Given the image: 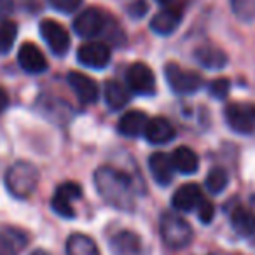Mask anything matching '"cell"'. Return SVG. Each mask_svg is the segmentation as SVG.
Returning a JSON list of instances; mask_svg holds the SVG:
<instances>
[{"label": "cell", "mask_w": 255, "mask_h": 255, "mask_svg": "<svg viewBox=\"0 0 255 255\" xmlns=\"http://www.w3.org/2000/svg\"><path fill=\"white\" fill-rule=\"evenodd\" d=\"M128 89L136 95L149 96L156 93V77L154 72L150 70V67H147L145 63H133L128 68Z\"/></svg>", "instance_id": "cell-6"}, {"label": "cell", "mask_w": 255, "mask_h": 255, "mask_svg": "<svg viewBox=\"0 0 255 255\" xmlns=\"http://www.w3.org/2000/svg\"><path fill=\"white\" fill-rule=\"evenodd\" d=\"M26 245V236L18 229H5L0 234V255H18V248Z\"/></svg>", "instance_id": "cell-24"}, {"label": "cell", "mask_w": 255, "mask_h": 255, "mask_svg": "<svg viewBox=\"0 0 255 255\" xmlns=\"http://www.w3.org/2000/svg\"><path fill=\"white\" fill-rule=\"evenodd\" d=\"M157 2H161V4H168V2H171V0H157Z\"/></svg>", "instance_id": "cell-35"}, {"label": "cell", "mask_w": 255, "mask_h": 255, "mask_svg": "<svg viewBox=\"0 0 255 255\" xmlns=\"http://www.w3.org/2000/svg\"><path fill=\"white\" fill-rule=\"evenodd\" d=\"M170 157H171V163H173V168L177 171H180V173L192 175L198 171L199 159L194 150L189 149V147H177Z\"/></svg>", "instance_id": "cell-20"}, {"label": "cell", "mask_w": 255, "mask_h": 255, "mask_svg": "<svg viewBox=\"0 0 255 255\" xmlns=\"http://www.w3.org/2000/svg\"><path fill=\"white\" fill-rule=\"evenodd\" d=\"M182 21V11L178 7H166L150 19V28L157 35H171Z\"/></svg>", "instance_id": "cell-16"}, {"label": "cell", "mask_w": 255, "mask_h": 255, "mask_svg": "<svg viewBox=\"0 0 255 255\" xmlns=\"http://www.w3.org/2000/svg\"><path fill=\"white\" fill-rule=\"evenodd\" d=\"M82 196V189L79 184L75 182H65L60 187L56 189L53 196V201H51V206L53 210L58 213V215L65 217V219H74L75 212L74 206H72V201L79 199Z\"/></svg>", "instance_id": "cell-8"}, {"label": "cell", "mask_w": 255, "mask_h": 255, "mask_svg": "<svg viewBox=\"0 0 255 255\" xmlns=\"http://www.w3.org/2000/svg\"><path fill=\"white\" fill-rule=\"evenodd\" d=\"M67 255H100V250L95 240L77 233L67 240Z\"/></svg>", "instance_id": "cell-22"}, {"label": "cell", "mask_w": 255, "mask_h": 255, "mask_svg": "<svg viewBox=\"0 0 255 255\" xmlns=\"http://www.w3.org/2000/svg\"><path fill=\"white\" fill-rule=\"evenodd\" d=\"M7 107H9V95H7L5 89L0 88V114L4 112Z\"/></svg>", "instance_id": "cell-32"}, {"label": "cell", "mask_w": 255, "mask_h": 255, "mask_svg": "<svg viewBox=\"0 0 255 255\" xmlns=\"http://www.w3.org/2000/svg\"><path fill=\"white\" fill-rule=\"evenodd\" d=\"M110 47L103 42H88L77 49V60L88 68L102 70L110 63Z\"/></svg>", "instance_id": "cell-10"}, {"label": "cell", "mask_w": 255, "mask_h": 255, "mask_svg": "<svg viewBox=\"0 0 255 255\" xmlns=\"http://www.w3.org/2000/svg\"><path fill=\"white\" fill-rule=\"evenodd\" d=\"M30 255H49V254H47L46 250H40V248H39V250H33Z\"/></svg>", "instance_id": "cell-34"}, {"label": "cell", "mask_w": 255, "mask_h": 255, "mask_svg": "<svg viewBox=\"0 0 255 255\" xmlns=\"http://www.w3.org/2000/svg\"><path fill=\"white\" fill-rule=\"evenodd\" d=\"M68 84H70L72 91L77 95V98L82 103H95L100 96L98 84L95 82V79H91L89 75L81 74V72H70L68 74Z\"/></svg>", "instance_id": "cell-12"}, {"label": "cell", "mask_w": 255, "mask_h": 255, "mask_svg": "<svg viewBox=\"0 0 255 255\" xmlns=\"http://www.w3.org/2000/svg\"><path fill=\"white\" fill-rule=\"evenodd\" d=\"M105 102L112 110H119L129 102V89L123 86L119 81H107L103 86Z\"/></svg>", "instance_id": "cell-21"}, {"label": "cell", "mask_w": 255, "mask_h": 255, "mask_svg": "<svg viewBox=\"0 0 255 255\" xmlns=\"http://www.w3.org/2000/svg\"><path fill=\"white\" fill-rule=\"evenodd\" d=\"M129 11L135 14V18H140V16H143L147 12V4L143 2V0H136L133 9H129Z\"/></svg>", "instance_id": "cell-31"}, {"label": "cell", "mask_w": 255, "mask_h": 255, "mask_svg": "<svg viewBox=\"0 0 255 255\" xmlns=\"http://www.w3.org/2000/svg\"><path fill=\"white\" fill-rule=\"evenodd\" d=\"M226 121L233 131L250 135L255 131V105L254 103H229L226 107Z\"/></svg>", "instance_id": "cell-5"}, {"label": "cell", "mask_w": 255, "mask_h": 255, "mask_svg": "<svg viewBox=\"0 0 255 255\" xmlns=\"http://www.w3.org/2000/svg\"><path fill=\"white\" fill-rule=\"evenodd\" d=\"M164 77L168 81V86L178 95H191L196 93L203 84V79L199 74L192 70H185L177 63H168L164 67Z\"/></svg>", "instance_id": "cell-4"}, {"label": "cell", "mask_w": 255, "mask_h": 255, "mask_svg": "<svg viewBox=\"0 0 255 255\" xmlns=\"http://www.w3.org/2000/svg\"><path fill=\"white\" fill-rule=\"evenodd\" d=\"M105 28V14L98 7H89L82 11L77 18L74 19V30L79 37L91 39L103 32Z\"/></svg>", "instance_id": "cell-9"}, {"label": "cell", "mask_w": 255, "mask_h": 255, "mask_svg": "<svg viewBox=\"0 0 255 255\" xmlns=\"http://www.w3.org/2000/svg\"><path fill=\"white\" fill-rule=\"evenodd\" d=\"M110 250L114 255H143L142 240L136 233L131 231H119L110 240Z\"/></svg>", "instance_id": "cell-14"}, {"label": "cell", "mask_w": 255, "mask_h": 255, "mask_svg": "<svg viewBox=\"0 0 255 255\" xmlns=\"http://www.w3.org/2000/svg\"><path fill=\"white\" fill-rule=\"evenodd\" d=\"M203 201V192L198 184L189 182L184 184L175 191L173 198H171V206L177 212H191V210L198 208V205Z\"/></svg>", "instance_id": "cell-13"}, {"label": "cell", "mask_w": 255, "mask_h": 255, "mask_svg": "<svg viewBox=\"0 0 255 255\" xmlns=\"http://www.w3.org/2000/svg\"><path fill=\"white\" fill-rule=\"evenodd\" d=\"M95 187L107 205L123 212H129L135 206L133 182L124 171L110 166H102L95 171Z\"/></svg>", "instance_id": "cell-1"}, {"label": "cell", "mask_w": 255, "mask_h": 255, "mask_svg": "<svg viewBox=\"0 0 255 255\" xmlns=\"http://www.w3.org/2000/svg\"><path fill=\"white\" fill-rule=\"evenodd\" d=\"M12 11L11 0H0V16H7Z\"/></svg>", "instance_id": "cell-33"}, {"label": "cell", "mask_w": 255, "mask_h": 255, "mask_svg": "<svg viewBox=\"0 0 255 255\" xmlns=\"http://www.w3.org/2000/svg\"><path fill=\"white\" fill-rule=\"evenodd\" d=\"M16 35H18V25L14 21L0 23V56H4L12 49Z\"/></svg>", "instance_id": "cell-25"}, {"label": "cell", "mask_w": 255, "mask_h": 255, "mask_svg": "<svg viewBox=\"0 0 255 255\" xmlns=\"http://www.w3.org/2000/svg\"><path fill=\"white\" fill-rule=\"evenodd\" d=\"M143 136L154 145H164L175 138V128L164 117H154L147 123Z\"/></svg>", "instance_id": "cell-15"}, {"label": "cell", "mask_w": 255, "mask_h": 255, "mask_svg": "<svg viewBox=\"0 0 255 255\" xmlns=\"http://www.w3.org/2000/svg\"><path fill=\"white\" fill-rule=\"evenodd\" d=\"M213 215H215V208H213V205L210 201H206V199H203V201L198 205L199 220H201L203 224H210L213 219Z\"/></svg>", "instance_id": "cell-30"}, {"label": "cell", "mask_w": 255, "mask_h": 255, "mask_svg": "<svg viewBox=\"0 0 255 255\" xmlns=\"http://www.w3.org/2000/svg\"><path fill=\"white\" fill-rule=\"evenodd\" d=\"M229 184V175L224 168H212L206 177V189L212 194H220Z\"/></svg>", "instance_id": "cell-26"}, {"label": "cell", "mask_w": 255, "mask_h": 255, "mask_svg": "<svg viewBox=\"0 0 255 255\" xmlns=\"http://www.w3.org/2000/svg\"><path fill=\"white\" fill-rule=\"evenodd\" d=\"M40 35L46 40V44L49 46V49L53 51L56 56H63L67 54L68 47H70V35L65 30L63 25H60L54 19H44L40 23Z\"/></svg>", "instance_id": "cell-7"}, {"label": "cell", "mask_w": 255, "mask_h": 255, "mask_svg": "<svg viewBox=\"0 0 255 255\" xmlns=\"http://www.w3.org/2000/svg\"><path fill=\"white\" fill-rule=\"evenodd\" d=\"M159 233L164 245L170 248H184L192 240V227L177 212L163 213L159 220Z\"/></svg>", "instance_id": "cell-3"}, {"label": "cell", "mask_w": 255, "mask_h": 255, "mask_svg": "<svg viewBox=\"0 0 255 255\" xmlns=\"http://www.w3.org/2000/svg\"><path fill=\"white\" fill-rule=\"evenodd\" d=\"M231 7L240 21L252 23L255 19V0H231Z\"/></svg>", "instance_id": "cell-27"}, {"label": "cell", "mask_w": 255, "mask_h": 255, "mask_svg": "<svg viewBox=\"0 0 255 255\" xmlns=\"http://www.w3.org/2000/svg\"><path fill=\"white\" fill-rule=\"evenodd\" d=\"M39 184V170L28 161H18L5 173V187L14 198L26 199Z\"/></svg>", "instance_id": "cell-2"}, {"label": "cell", "mask_w": 255, "mask_h": 255, "mask_svg": "<svg viewBox=\"0 0 255 255\" xmlns=\"http://www.w3.org/2000/svg\"><path fill=\"white\" fill-rule=\"evenodd\" d=\"M18 63L26 74H42L47 68L46 56L33 42H25L19 47Z\"/></svg>", "instance_id": "cell-11"}, {"label": "cell", "mask_w": 255, "mask_h": 255, "mask_svg": "<svg viewBox=\"0 0 255 255\" xmlns=\"http://www.w3.org/2000/svg\"><path fill=\"white\" fill-rule=\"evenodd\" d=\"M233 229L240 236H252L255 233V215L247 208H236L231 213Z\"/></svg>", "instance_id": "cell-23"}, {"label": "cell", "mask_w": 255, "mask_h": 255, "mask_svg": "<svg viewBox=\"0 0 255 255\" xmlns=\"http://www.w3.org/2000/svg\"><path fill=\"white\" fill-rule=\"evenodd\" d=\"M147 123H149V117H147L145 112H142V110H129V112L123 114V117L117 123V129L124 136H138L143 135Z\"/></svg>", "instance_id": "cell-18"}, {"label": "cell", "mask_w": 255, "mask_h": 255, "mask_svg": "<svg viewBox=\"0 0 255 255\" xmlns=\"http://www.w3.org/2000/svg\"><path fill=\"white\" fill-rule=\"evenodd\" d=\"M194 58L199 65H203L205 68H210V70H220V68L226 67L227 60H229L227 54L220 47L210 46V44H203V46L196 47Z\"/></svg>", "instance_id": "cell-19"}, {"label": "cell", "mask_w": 255, "mask_h": 255, "mask_svg": "<svg viewBox=\"0 0 255 255\" xmlns=\"http://www.w3.org/2000/svg\"><path fill=\"white\" fill-rule=\"evenodd\" d=\"M49 4L53 9H56L58 12L63 14H72L81 7L82 0H49Z\"/></svg>", "instance_id": "cell-29"}, {"label": "cell", "mask_w": 255, "mask_h": 255, "mask_svg": "<svg viewBox=\"0 0 255 255\" xmlns=\"http://www.w3.org/2000/svg\"><path fill=\"white\" fill-rule=\"evenodd\" d=\"M149 170L152 178L159 185H168L173 180V163H171V157L164 152H154L149 157Z\"/></svg>", "instance_id": "cell-17"}, {"label": "cell", "mask_w": 255, "mask_h": 255, "mask_svg": "<svg viewBox=\"0 0 255 255\" xmlns=\"http://www.w3.org/2000/svg\"><path fill=\"white\" fill-rule=\"evenodd\" d=\"M208 91H210V95L215 96L217 100H226L227 95H229V91H231V81L226 77L215 79V81L210 82Z\"/></svg>", "instance_id": "cell-28"}]
</instances>
